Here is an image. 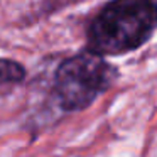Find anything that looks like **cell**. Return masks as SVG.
Segmentation results:
<instances>
[{"instance_id":"cell-1","label":"cell","mask_w":157,"mask_h":157,"mask_svg":"<svg viewBox=\"0 0 157 157\" xmlns=\"http://www.w3.org/2000/svg\"><path fill=\"white\" fill-rule=\"evenodd\" d=\"M157 31V0H110L86 29V51L118 56L144 46Z\"/></svg>"},{"instance_id":"cell-2","label":"cell","mask_w":157,"mask_h":157,"mask_svg":"<svg viewBox=\"0 0 157 157\" xmlns=\"http://www.w3.org/2000/svg\"><path fill=\"white\" fill-rule=\"evenodd\" d=\"M117 69L90 51L64 59L54 75V90L64 110H83L105 93L117 79Z\"/></svg>"},{"instance_id":"cell-3","label":"cell","mask_w":157,"mask_h":157,"mask_svg":"<svg viewBox=\"0 0 157 157\" xmlns=\"http://www.w3.org/2000/svg\"><path fill=\"white\" fill-rule=\"evenodd\" d=\"M25 78V68L14 59L0 58V86L19 83Z\"/></svg>"}]
</instances>
